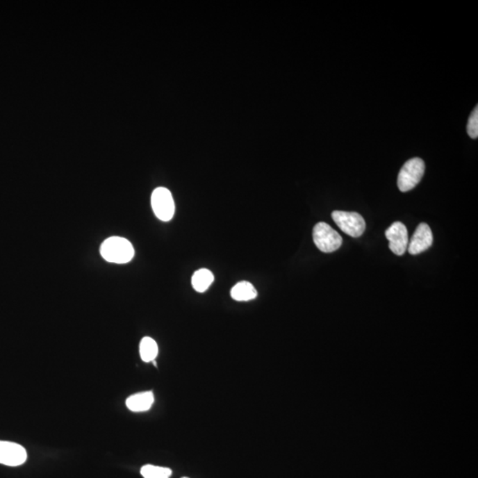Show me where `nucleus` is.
Segmentation results:
<instances>
[{
  "instance_id": "obj_1",
  "label": "nucleus",
  "mask_w": 478,
  "mask_h": 478,
  "mask_svg": "<svg viewBox=\"0 0 478 478\" xmlns=\"http://www.w3.org/2000/svg\"><path fill=\"white\" fill-rule=\"evenodd\" d=\"M100 254L108 263L124 264L133 259L135 251L133 245L128 239L112 237L103 242Z\"/></svg>"
},
{
  "instance_id": "obj_2",
  "label": "nucleus",
  "mask_w": 478,
  "mask_h": 478,
  "mask_svg": "<svg viewBox=\"0 0 478 478\" xmlns=\"http://www.w3.org/2000/svg\"><path fill=\"white\" fill-rule=\"evenodd\" d=\"M425 161L420 158H413L403 165L398 176V187L400 192H406L415 188L424 176Z\"/></svg>"
},
{
  "instance_id": "obj_3",
  "label": "nucleus",
  "mask_w": 478,
  "mask_h": 478,
  "mask_svg": "<svg viewBox=\"0 0 478 478\" xmlns=\"http://www.w3.org/2000/svg\"><path fill=\"white\" fill-rule=\"evenodd\" d=\"M313 238L316 247L326 254L333 253L339 249L343 242L341 236L325 222H319L315 226Z\"/></svg>"
},
{
  "instance_id": "obj_4",
  "label": "nucleus",
  "mask_w": 478,
  "mask_h": 478,
  "mask_svg": "<svg viewBox=\"0 0 478 478\" xmlns=\"http://www.w3.org/2000/svg\"><path fill=\"white\" fill-rule=\"evenodd\" d=\"M331 216L338 227L350 237L358 238L364 233L366 222L358 213L334 211Z\"/></svg>"
},
{
  "instance_id": "obj_5",
  "label": "nucleus",
  "mask_w": 478,
  "mask_h": 478,
  "mask_svg": "<svg viewBox=\"0 0 478 478\" xmlns=\"http://www.w3.org/2000/svg\"><path fill=\"white\" fill-rule=\"evenodd\" d=\"M151 208L158 219L170 221L174 214V202L170 190L164 187L155 189L151 195Z\"/></svg>"
},
{
  "instance_id": "obj_6",
  "label": "nucleus",
  "mask_w": 478,
  "mask_h": 478,
  "mask_svg": "<svg viewBox=\"0 0 478 478\" xmlns=\"http://www.w3.org/2000/svg\"><path fill=\"white\" fill-rule=\"evenodd\" d=\"M389 248L394 254L402 256L408 250L409 233L406 226L400 222H394L386 231Z\"/></svg>"
},
{
  "instance_id": "obj_7",
  "label": "nucleus",
  "mask_w": 478,
  "mask_h": 478,
  "mask_svg": "<svg viewBox=\"0 0 478 478\" xmlns=\"http://www.w3.org/2000/svg\"><path fill=\"white\" fill-rule=\"evenodd\" d=\"M27 461V452L22 445L14 442L0 440V464L17 467Z\"/></svg>"
},
{
  "instance_id": "obj_8",
  "label": "nucleus",
  "mask_w": 478,
  "mask_h": 478,
  "mask_svg": "<svg viewBox=\"0 0 478 478\" xmlns=\"http://www.w3.org/2000/svg\"><path fill=\"white\" fill-rule=\"evenodd\" d=\"M434 243V235L428 224H419L413 233L411 240L409 242V253L412 255H418L428 250Z\"/></svg>"
},
{
  "instance_id": "obj_9",
  "label": "nucleus",
  "mask_w": 478,
  "mask_h": 478,
  "mask_svg": "<svg viewBox=\"0 0 478 478\" xmlns=\"http://www.w3.org/2000/svg\"><path fill=\"white\" fill-rule=\"evenodd\" d=\"M154 402L153 392H144L133 394L126 400V406L132 412L148 411Z\"/></svg>"
},
{
  "instance_id": "obj_10",
  "label": "nucleus",
  "mask_w": 478,
  "mask_h": 478,
  "mask_svg": "<svg viewBox=\"0 0 478 478\" xmlns=\"http://www.w3.org/2000/svg\"><path fill=\"white\" fill-rule=\"evenodd\" d=\"M231 298L237 302H249L257 297V290L247 281L236 284L231 290Z\"/></svg>"
},
{
  "instance_id": "obj_11",
  "label": "nucleus",
  "mask_w": 478,
  "mask_h": 478,
  "mask_svg": "<svg viewBox=\"0 0 478 478\" xmlns=\"http://www.w3.org/2000/svg\"><path fill=\"white\" fill-rule=\"evenodd\" d=\"M214 274L206 269L197 270L193 274L192 283L193 288L198 292H204L214 282Z\"/></svg>"
},
{
  "instance_id": "obj_12",
  "label": "nucleus",
  "mask_w": 478,
  "mask_h": 478,
  "mask_svg": "<svg viewBox=\"0 0 478 478\" xmlns=\"http://www.w3.org/2000/svg\"><path fill=\"white\" fill-rule=\"evenodd\" d=\"M158 352H159V348H158V345L154 339L149 337H145L142 339L140 345V353L141 358L145 363L154 361L157 357Z\"/></svg>"
},
{
  "instance_id": "obj_13",
  "label": "nucleus",
  "mask_w": 478,
  "mask_h": 478,
  "mask_svg": "<svg viewBox=\"0 0 478 478\" xmlns=\"http://www.w3.org/2000/svg\"><path fill=\"white\" fill-rule=\"evenodd\" d=\"M140 472L144 478H170L172 475L170 468L154 465H145L142 467Z\"/></svg>"
},
{
  "instance_id": "obj_14",
  "label": "nucleus",
  "mask_w": 478,
  "mask_h": 478,
  "mask_svg": "<svg viewBox=\"0 0 478 478\" xmlns=\"http://www.w3.org/2000/svg\"><path fill=\"white\" fill-rule=\"evenodd\" d=\"M468 134L471 138L476 140L478 137V108L473 110L472 114L470 115L468 119L467 125Z\"/></svg>"
},
{
  "instance_id": "obj_15",
  "label": "nucleus",
  "mask_w": 478,
  "mask_h": 478,
  "mask_svg": "<svg viewBox=\"0 0 478 478\" xmlns=\"http://www.w3.org/2000/svg\"><path fill=\"white\" fill-rule=\"evenodd\" d=\"M183 478H188V477H183Z\"/></svg>"
}]
</instances>
